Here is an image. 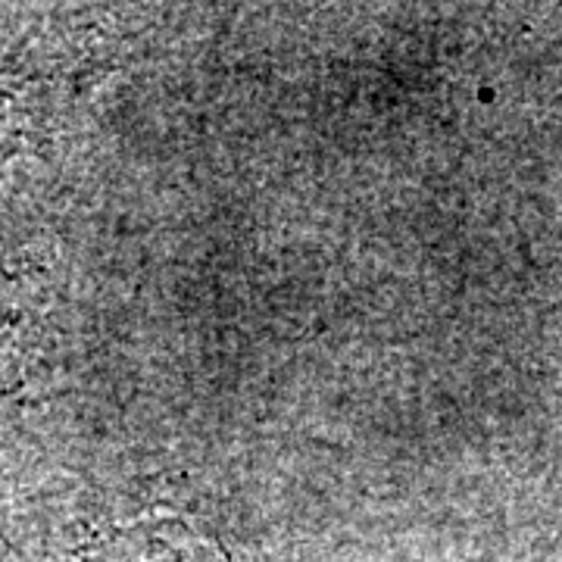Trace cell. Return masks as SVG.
<instances>
[{"label": "cell", "instance_id": "6da1fadb", "mask_svg": "<svg viewBox=\"0 0 562 562\" xmlns=\"http://www.w3.org/2000/svg\"><path fill=\"white\" fill-rule=\"evenodd\" d=\"M98 22L50 20L0 60V166L38 154L106 69Z\"/></svg>", "mask_w": 562, "mask_h": 562}, {"label": "cell", "instance_id": "3957f363", "mask_svg": "<svg viewBox=\"0 0 562 562\" xmlns=\"http://www.w3.org/2000/svg\"><path fill=\"white\" fill-rule=\"evenodd\" d=\"M85 562H213V557L176 519H144L91 543Z\"/></svg>", "mask_w": 562, "mask_h": 562}, {"label": "cell", "instance_id": "7a4b0ae2", "mask_svg": "<svg viewBox=\"0 0 562 562\" xmlns=\"http://www.w3.org/2000/svg\"><path fill=\"white\" fill-rule=\"evenodd\" d=\"M50 310V272L35 254L0 260V413L32 379Z\"/></svg>", "mask_w": 562, "mask_h": 562}]
</instances>
